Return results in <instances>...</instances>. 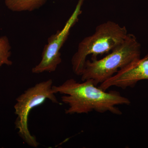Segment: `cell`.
Returning <instances> with one entry per match:
<instances>
[{
    "mask_svg": "<svg viewBox=\"0 0 148 148\" xmlns=\"http://www.w3.org/2000/svg\"><path fill=\"white\" fill-rule=\"evenodd\" d=\"M94 84L91 80L77 82L73 79L67 80L62 84L52 88L55 94L65 95L61 96V101L68 105L65 110L67 114H88L92 111L100 113L110 112L116 115L122 113L117 106L129 105L128 98L122 96L116 91L103 90Z\"/></svg>",
    "mask_w": 148,
    "mask_h": 148,
    "instance_id": "obj_1",
    "label": "cell"
},
{
    "mask_svg": "<svg viewBox=\"0 0 148 148\" xmlns=\"http://www.w3.org/2000/svg\"><path fill=\"white\" fill-rule=\"evenodd\" d=\"M127 34L126 27L114 21H108L98 25L92 35L86 37L79 42L76 52L72 57L74 73L81 76L88 56L91 55V59H93L98 55L108 54L121 45Z\"/></svg>",
    "mask_w": 148,
    "mask_h": 148,
    "instance_id": "obj_2",
    "label": "cell"
},
{
    "mask_svg": "<svg viewBox=\"0 0 148 148\" xmlns=\"http://www.w3.org/2000/svg\"><path fill=\"white\" fill-rule=\"evenodd\" d=\"M47 0H5L8 8L14 12L32 11L40 8Z\"/></svg>",
    "mask_w": 148,
    "mask_h": 148,
    "instance_id": "obj_7",
    "label": "cell"
},
{
    "mask_svg": "<svg viewBox=\"0 0 148 148\" xmlns=\"http://www.w3.org/2000/svg\"><path fill=\"white\" fill-rule=\"evenodd\" d=\"M148 80V53L144 58H140L118 71L99 86L107 90L112 86L125 89L133 87L140 81Z\"/></svg>",
    "mask_w": 148,
    "mask_h": 148,
    "instance_id": "obj_6",
    "label": "cell"
},
{
    "mask_svg": "<svg viewBox=\"0 0 148 148\" xmlns=\"http://www.w3.org/2000/svg\"><path fill=\"white\" fill-rule=\"evenodd\" d=\"M84 0H79L71 15L61 31L51 36L47 41L42 54V58L38 65L33 68L32 73H41L45 72L55 71L61 62L60 50L66 41L71 29L78 20L82 12Z\"/></svg>",
    "mask_w": 148,
    "mask_h": 148,
    "instance_id": "obj_5",
    "label": "cell"
},
{
    "mask_svg": "<svg viewBox=\"0 0 148 148\" xmlns=\"http://www.w3.org/2000/svg\"><path fill=\"white\" fill-rule=\"evenodd\" d=\"M140 43L134 35L128 34L121 45L100 59L86 60L81 75L82 81L90 79L101 84L127 65L140 58Z\"/></svg>",
    "mask_w": 148,
    "mask_h": 148,
    "instance_id": "obj_3",
    "label": "cell"
},
{
    "mask_svg": "<svg viewBox=\"0 0 148 148\" xmlns=\"http://www.w3.org/2000/svg\"><path fill=\"white\" fill-rule=\"evenodd\" d=\"M11 46L7 37L0 38V68L4 64L11 65L12 62L9 60L11 55Z\"/></svg>",
    "mask_w": 148,
    "mask_h": 148,
    "instance_id": "obj_8",
    "label": "cell"
},
{
    "mask_svg": "<svg viewBox=\"0 0 148 148\" xmlns=\"http://www.w3.org/2000/svg\"><path fill=\"white\" fill-rule=\"evenodd\" d=\"M52 84L51 79L38 83L25 90L16 99L14 107L15 113L17 116L15 123L16 128L24 142L33 147H37L39 144L28 128L29 114L32 109L41 105L47 99L53 103H58L52 90Z\"/></svg>",
    "mask_w": 148,
    "mask_h": 148,
    "instance_id": "obj_4",
    "label": "cell"
}]
</instances>
